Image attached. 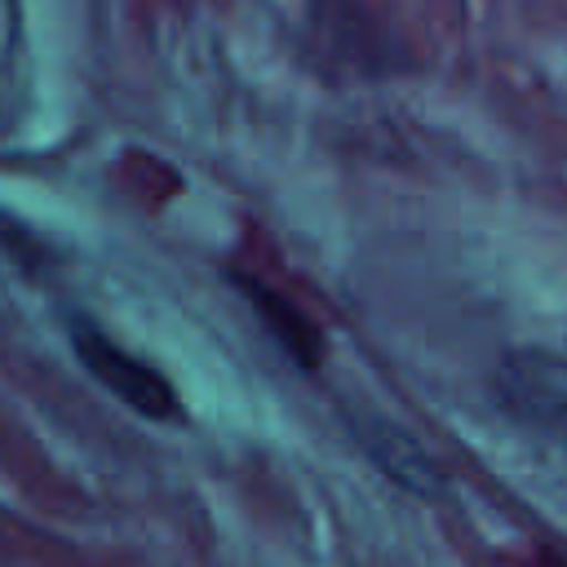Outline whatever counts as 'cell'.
Instances as JSON below:
<instances>
[{"instance_id": "6da1fadb", "label": "cell", "mask_w": 567, "mask_h": 567, "mask_svg": "<svg viewBox=\"0 0 567 567\" xmlns=\"http://www.w3.org/2000/svg\"><path fill=\"white\" fill-rule=\"evenodd\" d=\"M492 390L523 430L567 452V354L536 350V346L514 350L501 359Z\"/></svg>"}, {"instance_id": "7a4b0ae2", "label": "cell", "mask_w": 567, "mask_h": 567, "mask_svg": "<svg viewBox=\"0 0 567 567\" xmlns=\"http://www.w3.org/2000/svg\"><path fill=\"white\" fill-rule=\"evenodd\" d=\"M75 350L93 368V377L106 381L124 403H133L146 416H173V390H168V381L159 372H151L146 363L128 359L115 341H106L97 332H80L75 337Z\"/></svg>"}]
</instances>
